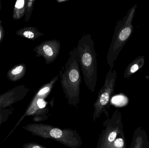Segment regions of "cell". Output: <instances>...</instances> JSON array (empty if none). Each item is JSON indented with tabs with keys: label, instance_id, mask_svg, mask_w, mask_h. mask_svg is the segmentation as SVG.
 Here are the masks:
<instances>
[{
	"label": "cell",
	"instance_id": "6da1fadb",
	"mask_svg": "<svg viewBox=\"0 0 149 148\" xmlns=\"http://www.w3.org/2000/svg\"><path fill=\"white\" fill-rule=\"evenodd\" d=\"M60 83L69 105L77 107L80 102L81 75L76 48L69 53L66 63L59 71Z\"/></svg>",
	"mask_w": 149,
	"mask_h": 148
},
{
	"label": "cell",
	"instance_id": "7a4b0ae2",
	"mask_svg": "<svg viewBox=\"0 0 149 148\" xmlns=\"http://www.w3.org/2000/svg\"><path fill=\"white\" fill-rule=\"evenodd\" d=\"M75 48L86 87L93 93L97 83V54L91 35H83Z\"/></svg>",
	"mask_w": 149,
	"mask_h": 148
},
{
	"label": "cell",
	"instance_id": "3957f363",
	"mask_svg": "<svg viewBox=\"0 0 149 148\" xmlns=\"http://www.w3.org/2000/svg\"><path fill=\"white\" fill-rule=\"evenodd\" d=\"M23 128L33 135L45 139H51L70 148H79L82 144L81 137L76 130L61 129L43 123H29Z\"/></svg>",
	"mask_w": 149,
	"mask_h": 148
},
{
	"label": "cell",
	"instance_id": "277c9868",
	"mask_svg": "<svg viewBox=\"0 0 149 148\" xmlns=\"http://www.w3.org/2000/svg\"><path fill=\"white\" fill-rule=\"evenodd\" d=\"M137 6L135 4L130 9L126 15L116 23L107 56V63L110 68L113 67L120 52L132 36L134 28L132 22Z\"/></svg>",
	"mask_w": 149,
	"mask_h": 148
},
{
	"label": "cell",
	"instance_id": "5b68a950",
	"mask_svg": "<svg viewBox=\"0 0 149 148\" xmlns=\"http://www.w3.org/2000/svg\"><path fill=\"white\" fill-rule=\"evenodd\" d=\"M59 77V75L58 74L49 82L41 87L33 97L18 124L24 117L29 116H34L33 120L35 122L43 121L47 120L49 109L46 107L47 102L45 101V99L50 94Z\"/></svg>",
	"mask_w": 149,
	"mask_h": 148
},
{
	"label": "cell",
	"instance_id": "8992f818",
	"mask_svg": "<svg viewBox=\"0 0 149 148\" xmlns=\"http://www.w3.org/2000/svg\"><path fill=\"white\" fill-rule=\"evenodd\" d=\"M117 73L110 68L107 73L104 84L98 92L97 100L94 104V111L93 114V122L96 121L102 114L109 118V109L111 97L114 92Z\"/></svg>",
	"mask_w": 149,
	"mask_h": 148
},
{
	"label": "cell",
	"instance_id": "52a82bcc",
	"mask_svg": "<svg viewBox=\"0 0 149 148\" xmlns=\"http://www.w3.org/2000/svg\"><path fill=\"white\" fill-rule=\"evenodd\" d=\"M103 127L95 148H109L118 135L123 131L122 114L116 109L111 118H108L103 123Z\"/></svg>",
	"mask_w": 149,
	"mask_h": 148
},
{
	"label": "cell",
	"instance_id": "ba28073f",
	"mask_svg": "<svg viewBox=\"0 0 149 148\" xmlns=\"http://www.w3.org/2000/svg\"><path fill=\"white\" fill-rule=\"evenodd\" d=\"M60 41L47 40L36 46L33 50L36 52L37 57H42L45 60L46 65L52 63L56 59L61 49Z\"/></svg>",
	"mask_w": 149,
	"mask_h": 148
},
{
	"label": "cell",
	"instance_id": "9c48e42d",
	"mask_svg": "<svg viewBox=\"0 0 149 148\" xmlns=\"http://www.w3.org/2000/svg\"><path fill=\"white\" fill-rule=\"evenodd\" d=\"M30 89L23 85L15 87L0 95V109L7 108L12 104L22 101Z\"/></svg>",
	"mask_w": 149,
	"mask_h": 148
},
{
	"label": "cell",
	"instance_id": "30bf717a",
	"mask_svg": "<svg viewBox=\"0 0 149 148\" xmlns=\"http://www.w3.org/2000/svg\"><path fill=\"white\" fill-rule=\"evenodd\" d=\"M130 148H149L147 133L141 127H138L135 130Z\"/></svg>",
	"mask_w": 149,
	"mask_h": 148
},
{
	"label": "cell",
	"instance_id": "8fae6325",
	"mask_svg": "<svg viewBox=\"0 0 149 148\" xmlns=\"http://www.w3.org/2000/svg\"><path fill=\"white\" fill-rule=\"evenodd\" d=\"M16 34L18 36L34 41L42 36L44 34L39 31L37 28L33 27H26L16 31Z\"/></svg>",
	"mask_w": 149,
	"mask_h": 148
},
{
	"label": "cell",
	"instance_id": "7c38bea8",
	"mask_svg": "<svg viewBox=\"0 0 149 148\" xmlns=\"http://www.w3.org/2000/svg\"><path fill=\"white\" fill-rule=\"evenodd\" d=\"M145 63V56H141L136 58L130 63L124 71V76L125 78H128L135 74L137 71L143 67Z\"/></svg>",
	"mask_w": 149,
	"mask_h": 148
},
{
	"label": "cell",
	"instance_id": "4fadbf2b",
	"mask_svg": "<svg viewBox=\"0 0 149 148\" xmlns=\"http://www.w3.org/2000/svg\"><path fill=\"white\" fill-rule=\"evenodd\" d=\"M26 72V65L24 63H21L10 69L7 72V76L9 81L16 82L24 76Z\"/></svg>",
	"mask_w": 149,
	"mask_h": 148
},
{
	"label": "cell",
	"instance_id": "5bb4252c",
	"mask_svg": "<svg viewBox=\"0 0 149 148\" xmlns=\"http://www.w3.org/2000/svg\"><path fill=\"white\" fill-rule=\"evenodd\" d=\"M27 0H17L16 1L13 13V18L18 20L25 15V6Z\"/></svg>",
	"mask_w": 149,
	"mask_h": 148
},
{
	"label": "cell",
	"instance_id": "9a60e30c",
	"mask_svg": "<svg viewBox=\"0 0 149 148\" xmlns=\"http://www.w3.org/2000/svg\"><path fill=\"white\" fill-rule=\"evenodd\" d=\"M109 148H127V142L124 131L119 134Z\"/></svg>",
	"mask_w": 149,
	"mask_h": 148
},
{
	"label": "cell",
	"instance_id": "2e32d148",
	"mask_svg": "<svg viewBox=\"0 0 149 148\" xmlns=\"http://www.w3.org/2000/svg\"><path fill=\"white\" fill-rule=\"evenodd\" d=\"M13 108L0 109V125L8 120L9 117L13 113Z\"/></svg>",
	"mask_w": 149,
	"mask_h": 148
},
{
	"label": "cell",
	"instance_id": "e0dca14e",
	"mask_svg": "<svg viewBox=\"0 0 149 148\" xmlns=\"http://www.w3.org/2000/svg\"><path fill=\"white\" fill-rule=\"evenodd\" d=\"M36 1L35 0H27L25 6V22H28L32 14Z\"/></svg>",
	"mask_w": 149,
	"mask_h": 148
},
{
	"label": "cell",
	"instance_id": "ac0fdd59",
	"mask_svg": "<svg viewBox=\"0 0 149 148\" xmlns=\"http://www.w3.org/2000/svg\"><path fill=\"white\" fill-rule=\"evenodd\" d=\"M23 148H47L44 146L35 143V142H28L25 143L23 146Z\"/></svg>",
	"mask_w": 149,
	"mask_h": 148
},
{
	"label": "cell",
	"instance_id": "d6986e66",
	"mask_svg": "<svg viewBox=\"0 0 149 148\" xmlns=\"http://www.w3.org/2000/svg\"><path fill=\"white\" fill-rule=\"evenodd\" d=\"M2 21H0V44L3 40L4 36V30L3 27L1 24Z\"/></svg>",
	"mask_w": 149,
	"mask_h": 148
},
{
	"label": "cell",
	"instance_id": "ffe728a7",
	"mask_svg": "<svg viewBox=\"0 0 149 148\" xmlns=\"http://www.w3.org/2000/svg\"><path fill=\"white\" fill-rule=\"evenodd\" d=\"M69 1V0H57V1L58 3H62V2H64L67 1Z\"/></svg>",
	"mask_w": 149,
	"mask_h": 148
},
{
	"label": "cell",
	"instance_id": "44dd1931",
	"mask_svg": "<svg viewBox=\"0 0 149 148\" xmlns=\"http://www.w3.org/2000/svg\"><path fill=\"white\" fill-rule=\"evenodd\" d=\"M1 10V1H0V10Z\"/></svg>",
	"mask_w": 149,
	"mask_h": 148
}]
</instances>
